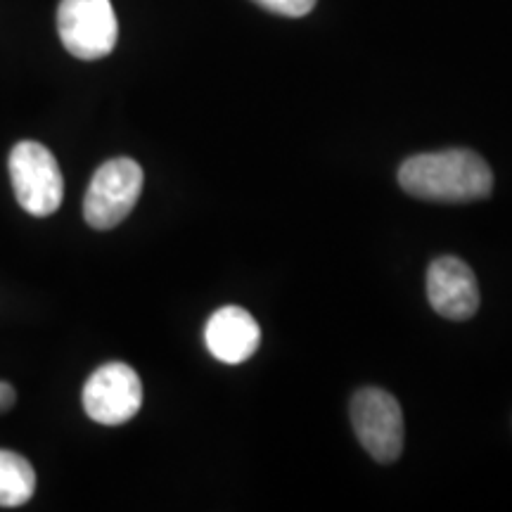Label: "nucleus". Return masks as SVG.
Instances as JSON below:
<instances>
[{
  "mask_svg": "<svg viewBox=\"0 0 512 512\" xmlns=\"http://www.w3.org/2000/svg\"><path fill=\"white\" fill-rule=\"evenodd\" d=\"M399 185L418 200L465 204L491 195L494 174L477 152L453 147L408 157L399 169Z\"/></svg>",
  "mask_w": 512,
  "mask_h": 512,
  "instance_id": "f257e3e1",
  "label": "nucleus"
},
{
  "mask_svg": "<svg viewBox=\"0 0 512 512\" xmlns=\"http://www.w3.org/2000/svg\"><path fill=\"white\" fill-rule=\"evenodd\" d=\"M10 181L19 207L46 219L60 209L64 181L60 164L46 145L22 140L10 152Z\"/></svg>",
  "mask_w": 512,
  "mask_h": 512,
  "instance_id": "f03ea898",
  "label": "nucleus"
},
{
  "mask_svg": "<svg viewBox=\"0 0 512 512\" xmlns=\"http://www.w3.org/2000/svg\"><path fill=\"white\" fill-rule=\"evenodd\" d=\"M143 192V169L128 157L110 159L93 174L83 200V216L95 230L119 226L131 214Z\"/></svg>",
  "mask_w": 512,
  "mask_h": 512,
  "instance_id": "7ed1b4c3",
  "label": "nucleus"
},
{
  "mask_svg": "<svg viewBox=\"0 0 512 512\" xmlns=\"http://www.w3.org/2000/svg\"><path fill=\"white\" fill-rule=\"evenodd\" d=\"M57 31L64 48L79 60H100L117 46L119 24L110 0H62Z\"/></svg>",
  "mask_w": 512,
  "mask_h": 512,
  "instance_id": "20e7f679",
  "label": "nucleus"
},
{
  "mask_svg": "<svg viewBox=\"0 0 512 512\" xmlns=\"http://www.w3.org/2000/svg\"><path fill=\"white\" fill-rule=\"evenodd\" d=\"M351 422L361 446L377 463H394L403 451V413L384 389L368 387L351 399Z\"/></svg>",
  "mask_w": 512,
  "mask_h": 512,
  "instance_id": "39448f33",
  "label": "nucleus"
},
{
  "mask_svg": "<svg viewBox=\"0 0 512 512\" xmlns=\"http://www.w3.org/2000/svg\"><path fill=\"white\" fill-rule=\"evenodd\" d=\"M143 406V382L126 363H105L83 387V411L98 425L117 427L133 420Z\"/></svg>",
  "mask_w": 512,
  "mask_h": 512,
  "instance_id": "423d86ee",
  "label": "nucleus"
},
{
  "mask_svg": "<svg viewBox=\"0 0 512 512\" xmlns=\"http://www.w3.org/2000/svg\"><path fill=\"white\" fill-rule=\"evenodd\" d=\"M427 299L448 320H470L479 309V285L472 268L458 256H439L427 268Z\"/></svg>",
  "mask_w": 512,
  "mask_h": 512,
  "instance_id": "0eeeda50",
  "label": "nucleus"
},
{
  "mask_svg": "<svg viewBox=\"0 0 512 512\" xmlns=\"http://www.w3.org/2000/svg\"><path fill=\"white\" fill-rule=\"evenodd\" d=\"M204 342L211 356L228 366H238L256 354L261 344V328L249 311L240 306H223L207 320Z\"/></svg>",
  "mask_w": 512,
  "mask_h": 512,
  "instance_id": "6e6552de",
  "label": "nucleus"
},
{
  "mask_svg": "<svg viewBox=\"0 0 512 512\" xmlns=\"http://www.w3.org/2000/svg\"><path fill=\"white\" fill-rule=\"evenodd\" d=\"M36 491V472L24 456L0 448V508H19Z\"/></svg>",
  "mask_w": 512,
  "mask_h": 512,
  "instance_id": "1a4fd4ad",
  "label": "nucleus"
},
{
  "mask_svg": "<svg viewBox=\"0 0 512 512\" xmlns=\"http://www.w3.org/2000/svg\"><path fill=\"white\" fill-rule=\"evenodd\" d=\"M254 3L268 12H275V15L304 17L316 8L318 0H254Z\"/></svg>",
  "mask_w": 512,
  "mask_h": 512,
  "instance_id": "9d476101",
  "label": "nucleus"
},
{
  "mask_svg": "<svg viewBox=\"0 0 512 512\" xmlns=\"http://www.w3.org/2000/svg\"><path fill=\"white\" fill-rule=\"evenodd\" d=\"M15 401H17L15 387H12V384H8V382H0V413L10 411V408L15 406Z\"/></svg>",
  "mask_w": 512,
  "mask_h": 512,
  "instance_id": "9b49d317",
  "label": "nucleus"
}]
</instances>
